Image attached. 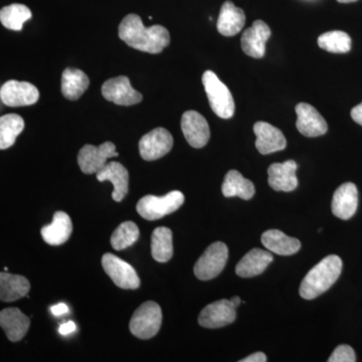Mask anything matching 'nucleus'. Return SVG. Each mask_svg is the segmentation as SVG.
Wrapping results in <instances>:
<instances>
[{
  "label": "nucleus",
  "mask_w": 362,
  "mask_h": 362,
  "mask_svg": "<svg viewBox=\"0 0 362 362\" xmlns=\"http://www.w3.org/2000/svg\"><path fill=\"white\" fill-rule=\"evenodd\" d=\"M119 37L138 51L159 54L168 47L170 35L164 26L145 28L137 14H128L119 25Z\"/></svg>",
  "instance_id": "f257e3e1"
},
{
  "label": "nucleus",
  "mask_w": 362,
  "mask_h": 362,
  "mask_svg": "<svg viewBox=\"0 0 362 362\" xmlns=\"http://www.w3.org/2000/svg\"><path fill=\"white\" fill-rule=\"evenodd\" d=\"M341 271L342 259L339 257L337 255L326 257L305 276L300 286V296L305 300L320 296L337 282Z\"/></svg>",
  "instance_id": "f03ea898"
},
{
  "label": "nucleus",
  "mask_w": 362,
  "mask_h": 362,
  "mask_svg": "<svg viewBox=\"0 0 362 362\" xmlns=\"http://www.w3.org/2000/svg\"><path fill=\"white\" fill-rule=\"evenodd\" d=\"M202 84L214 114L223 119L232 118L235 114V106L232 93L228 88L211 71H204Z\"/></svg>",
  "instance_id": "7ed1b4c3"
},
{
  "label": "nucleus",
  "mask_w": 362,
  "mask_h": 362,
  "mask_svg": "<svg viewBox=\"0 0 362 362\" xmlns=\"http://www.w3.org/2000/svg\"><path fill=\"white\" fill-rule=\"evenodd\" d=\"M185 202L182 192L175 190L163 197L145 195L138 202L136 209L147 221L160 220L168 214L175 213Z\"/></svg>",
  "instance_id": "20e7f679"
},
{
  "label": "nucleus",
  "mask_w": 362,
  "mask_h": 362,
  "mask_svg": "<svg viewBox=\"0 0 362 362\" xmlns=\"http://www.w3.org/2000/svg\"><path fill=\"white\" fill-rule=\"evenodd\" d=\"M162 311L160 306L153 301L143 303L133 314L130 321V331L140 339H150L160 329Z\"/></svg>",
  "instance_id": "39448f33"
},
{
  "label": "nucleus",
  "mask_w": 362,
  "mask_h": 362,
  "mask_svg": "<svg viewBox=\"0 0 362 362\" xmlns=\"http://www.w3.org/2000/svg\"><path fill=\"white\" fill-rule=\"evenodd\" d=\"M228 259V249L225 243H214L195 263V277L202 281L218 277L225 269Z\"/></svg>",
  "instance_id": "423d86ee"
},
{
  "label": "nucleus",
  "mask_w": 362,
  "mask_h": 362,
  "mask_svg": "<svg viewBox=\"0 0 362 362\" xmlns=\"http://www.w3.org/2000/svg\"><path fill=\"white\" fill-rule=\"evenodd\" d=\"M102 266L117 287L126 290H135L140 287V279L135 269L115 255L110 252L105 254L102 258Z\"/></svg>",
  "instance_id": "0eeeda50"
},
{
  "label": "nucleus",
  "mask_w": 362,
  "mask_h": 362,
  "mask_svg": "<svg viewBox=\"0 0 362 362\" xmlns=\"http://www.w3.org/2000/svg\"><path fill=\"white\" fill-rule=\"evenodd\" d=\"M118 156L115 144L110 141L104 142L100 146L88 144L78 152V163L83 173L93 175L101 170L109 158Z\"/></svg>",
  "instance_id": "6e6552de"
},
{
  "label": "nucleus",
  "mask_w": 362,
  "mask_h": 362,
  "mask_svg": "<svg viewBox=\"0 0 362 362\" xmlns=\"http://www.w3.org/2000/svg\"><path fill=\"white\" fill-rule=\"evenodd\" d=\"M1 102L9 107L30 106L39 101L37 88L28 82L7 81L0 89Z\"/></svg>",
  "instance_id": "1a4fd4ad"
},
{
  "label": "nucleus",
  "mask_w": 362,
  "mask_h": 362,
  "mask_svg": "<svg viewBox=\"0 0 362 362\" xmlns=\"http://www.w3.org/2000/svg\"><path fill=\"white\" fill-rule=\"evenodd\" d=\"M173 146V137L164 128H156L143 136L139 141V152L146 161L157 160L170 151Z\"/></svg>",
  "instance_id": "9d476101"
},
{
  "label": "nucleus",
  "mask_w": 362,
  "mask_h": 362,
  "mask_svg": "<svg viewBox=\"0 0 362 362\" xmlns=\"http://www.w3.org/2000/svg\"><path fill=\"white\" fill-rule=\"evenodd\" d=\"M102 95L107 101L113 102L119 106H132L140 103L143 99L142 95L133 89L129 78L125 76L106 81L102 87Z\"/></svg>",
  "instance_id": "9b49d317"
},
{
  "label": "nucleus",
  "mask_w": 362,
  "mask_h": 362,
  "mask_svg": "<svg viewBox=\"0 0 362 362\" xmlns=\"http://www.w3.org/2000/svg\"><path fill=\"white\" fill-rule=\"evenodd\" d=\"M237 312L230 300H218L204 307L199 314V325L209 329L225 327L235 320Z\"/></svg>",
  "instance_id": "f8f14e48"
},
{
  "label": "nucleus",
  "mask_w": 362,
  "mask_h": 362,
  "mask_svg": "<svg viewBox=\"0 0 362 362\" xmlns=\"http://www.w3.org/2000/svg\"><path fill=\"white\" fill-rule=\"evenodd\" d=\"M181 130L190 146L202 148L211 137L209 123L202 114L197 111L185 112L181 118Z\"/></svg>",
  "instance_id": "ddd939ff"
},
{
  "label": "nucleus",
  "mask_w": 362,
  "mask_h": 362,
  "mask_svg": "<svg viewBox=\"0 0 362 362\" xmlns=\"http://www.w3.org/2000/svg\"><path fill=\"white\" fill-rule=\"evenodd\" d=\"M270 37L271 30L265 21H255L251 28L243 33L240 39L243 51L252 58H263L266 52V42Z\"/></svg>",
  "instance_id": "4468645a"
},
{
  "label": "nucleus",
  "mask_w": 362,
  "mask_h": 362,
  "mask_svg": "<svg viewBox=\"0 0 362 362\" xmlns=\"http://www.w3.org/2000/svg\"><path fill=\"white\" fill-rule=\"evenodd\" d=\"M297 129L306 137H318L327 132L328 125L325 119L314 108L307 103H300L296 106Z\"/></svg>",
  "instance_id": "2eb2a0df"
},
{
  "label": "nucleus",
  "mask_w": 362,
  "mask_h": 362,
  "mask_svg": "<svg viewBox=\"0 0 362 362\" xmlns=\"http://www.w3.org/2000/svg\"><path fill=\"white\" fill-rule=\"evenodd\" d=\"M254 132L257 136L256 147L263 156L284 150L287 146L282 131L267 122H257L254 125Z\"/></svg>",
  "instance_id": "dca6fc26"
},
{
  "label": "nucleus",
  "mask_w": 362,
  "mask_h": 362,
  "mask_svg": "<svg viewBox=\"0 0 362 362\" xmlns=\"http://www.w3.org/2000/svg\"><path fill=\"white\" fill-rule=\"evenodd\" d=\"M358 206V192L352 182L343 183L334 192L332 199V213L340 220L347 221L356 213Z\"/></svg>",
  "instance_id": "f3484780"
},
{
  "label": "nucleus",
  "mask_w": 362,
  "mask_h": 362,
  "mask_svg": "<svg viewBox=\"0 0 362 362\" xmlns=\"http://www.w3.org/2000/svg\"><path fill=\"white\" fill-rule=\"evenodd\" d=\"M96 175L97 180L101 182L110 181L114 185V190L112 192L114 201H123L124 197L128 194L129 187V173L125 166L119 162H109L101 170L98 171Z\"/></svg>",
  "instance_id": "a211bd4d"
},
{
  "label": "nucleus",
  "mask_w": 362,
  "mask_h": 362,
  "mask_svg": "<svg viewBox=\"0 0 362 362\" xmlns=\"http://www.w3.org/2000/svg\"><path fill=\"white\" fill-rule=\"evenodd\" d=\"M296 170L294 160L272 164L268 169L269 185L276 192H293L298 187Z\"/></svg>",
  "instance_id": "6ab92c4d"
},
{
  "label": "nucleus",
  "mask_w": 362,
  "mask_h": 362,
  "mask_svg": "<svg viewBox=\"0 0 362 362\" xmlns=\"http://www.w3.org/2000/svg\"><path fill=\"white\" fill-rule=\"evenodd\" d=\"M30 321L18 308H6L0 312V326L11 341L18 342L23 339L30 329Z\"/></svg>",
  "instance_id": "aec40b11"
},
{
  "label": "nucleus",
  "mask_w": 362,
  "mask_h": 362,
  "mask_svg": "<svg viewBox=\"0 0 362 362\" xmlns=\"http://www.w3.org/2000/svg\"><path fill=\"white\" fill-rule=\"evenodd\" d=\"M273 262V255L270 251L252 249L247 252L235 267V274L242 278H252L261 275L267 267Z\"/></svg>",
  "instance_id": "412c9836"
},
{
  "label": "nucleus",
  "mask_w": 362,
  "mask_h": 362,
  "mask_svg": "<svg viewBox=\"0 0 362 362\" xmlns=\"http://www.w3.org/2000/svg\"><path fill=\"white\" fill-rule=\"evenodd\" d=\"M246 23V14L240 7H237L232 1H226L221 8L218 16V33L225 37H233L243 30Z\"/></svg>",
  "instance_id": "4be33fe9"
},
{
  "label": "nucleus",
  "mask_w": 362,
  "mask_h": 362,
  "mask_svg": "<svg viewBox=\"0 0 362 362\" xmlns=\"http://www.w3.org/2000/svg\"><path fill=\"white\" fill-rule=\"evenodd\" d=\"M73 232V223L71 218L64 211H57L51 225L42 228V237L47 244L51 246H59L70 239Z\"/></svg>",
  "instance_id": "5701e85b"
},
{
  "label": "nucleus",
  "mask_w": 362,
  "mask_h": 362,
  "mask_svg": "<svg viewBox=\"0 0 362 362\" xmlns=\"http://www.w3.org/2000/svg\"><path fill=\"white\" fill-rule=\"evenodd\" d=\"M262 244L266 249L280 256H291L301 247V243L279 230H268L262 235Z\"/></svg>",
  "instance_id": "b1692460"
},
{
  "label": "nucleus",
  "mask_w": 362,
  "mask_h": 362,
  "mask_svg": "<svg viewBox=\"0 0 362 362\" xmlns=\"http://www.w3.org/2000/svg\"><path fill=\"white\" fill-rule=\"evenodd\" d=\"M30 290L28 279L4 271L0 274V300L2 302H13L25 297Z\"/></svg>",
  "instance_id": "393cba45"
},
{
  "label": "nucleus",
  "mask_w": 362,
  "mask_h": 362,
  "mask_svg": "<svg viewBox=\"0 0 362 362\" xmlns=\"http://www.w3.org/2000/svg\"><path fill=\"white\" fill-rule=\"evenodd\" d=\"M221 192L226 197H238L245 201H249L256 194L254 183L237 170H230L226 173Z\"/></svg>",
  "instance_id": "a878e982"
},
{
  "label": "nucleus",
  "mask_w": 362,
  "mask_h": 362,
  "mask_svg": "<svg viewBox=\"0 0 362 362\" xmlns=\"http://www.w3.org/2000/svg\"><path fill=\"white\" fill-rule=\"evenodd\" d=\"M90 80L84 71L68 68L62 75V93L66 99L75 101L89 88Z\"/></svg>",
  "instance_id": "bb28decb"
},
{
  "label": "nucleus",
  "mask_w": 362,
  "mask_h": 362,
  "mask_svg": "<svg viewBox=\"0 0 362 362\" xmlns=\"http://www.w3.org/2000/svg\"><path fill=\"white\" fill-rule=\"evenodd\" d=\"M151 254L159 263H166L173 256V232L168 228H157L151 237Z\"/></svg>",
  "instance_id": "cd10ccee"
},
{
  "label": "nucleus",
  "mask_w": 362,
  "mask_h": 362,
  "mask_svg": "<svg viewBox=\"0 0 362 362\" xmlns=\"http://www.w3.org/2000/svg\"><path fill=\"white\" fill-rule=\"evenodd\" d=\"M25 121L16 114H7L0 118V149L13 146L16 137L23 132Z\"/></svg>",
  "instance_id": "c85d7f7f"
},
{
  "label": "nucleus",
  "mask_w": 362,
  "mask_h": 362,
  "mask_svg": "<svg viewBox=\"0 0 362 362\" xmlns=\"http://www.w3.org/2000/svg\"><path fill=\"white\" fill-rule=\"evenodd\" d=\"M32 18V11L25 4H13L0 11V21L6 28L20 32L23 23Z\"/></svg>",
  "instance_id": "c756f323"
},
{
  "label": "nucleus",
  "mask_w": 362,
  "mask_h": 362,
  "mask_svg": "<svg viewBox=\"0 0 362 362\" xmlns=\"http://www.w3.org/2000/svg\"><path fill=\"white\" fill-rule=\"evenodd\" d=\"M318 45L324 51L345 54L351 49V39L346 33L333 30L321 35L318 37Z\"/></svg>",
  "instance_id": "7c9ffc66"
},
{
  "label": "nucleus",
  "mask_w": 362,
  "mask_h": 362,
  "mask_svg": "<svg viewBox=\"0 0 362 362\" xmlns=\"http://www.w3.org/2000/svg\"><path fill=\"white\" fill-rule=\"evenodd\" d=\"M140 232L137 225L133 221H124L111 237V245L116 251H122L132 246L139 239Z\"/></svg>",
  "instance_id": "2f4dec72"
},
{
  "label": "nucleus",
  "mask_w": 362,
  "mask_h": 362,
  "mask_svg": "<svg viewBox=\"0 0 362 362\" xmlns=\"http://www.w3.org/2000/svg\"><path fill=\"white\" fill-rule=\"evenodd\" d=\"M329 362H354L356 361V354L351 346L346 344H341L334 349L331 354Z\"/></svg>",
  "instance_id": "473e14b6"
},
{
  "label": "nucleus",
  "mask_w": 362,
  "mask_h": 362,
  "mask_svg": "<svg viewBox=\"0 0 362 362\" xmlns=\"http://www.w3.org/2000/svg\"><path fill=\"white\" fill-rule=\"evenodd\" d=\"M76 329H77V326H76L75 322L69 321V322L62 324V325L59 326V332L61 333L62 335H68L75 332Z\"/></svg>",
  "instance_id": "72a5a7b5"
},
{
  "label": "nucleus",
  "mask_w": 362,
  "mask_h": 362,
  "mask_svg": "<svg viewBox=\"0 0 362 362\" xmlns=\"http://www.w3.org/2000/svg\"><path fill=\"white\" fill-rule=\"evenodd\" d=\"M267 356L264 352H256L252 354L251 356L246 357V358L242 359L240 362H266Z\"/></svg>",
  "instance_id": "f704fd0d"
},
{
  "label": "nucleus",
  "mask_w": 362,
  "mask_h": 362,
  "mask_svg": "<svg viewBox=\"0 0 362 362\" xmlns=\"http://www.w3.org/2000/svg\"><path fill=\"white\" fill-rule=\"evenodd\" d=\"M51 310L52 313L54 314V316H61L64 315V314L68 313L69 307L66 306L65 303H59L52 306Z\"/></svg>",
  "instance_id": "c9c22d12"
},
{
  "label": "nucleus",
  "mask_w": 362,
  "mask_h": 362,
  "mask_svg": "<svg viewBox=\"0 0 362 362\" xmlns=\"http://www.w3.org/2000/svg\"><path fill=\"white\" fill-rule=\"evenodd\" d=\"M351 118L359 125L362 126V103L357 105L351 110Z\"/></svg>",
  "instance_id": "e433bc0d"
},
{
  "label": "nucleus",
  "mask_w": 362,
  "mask_h": 362,
  "mask_svg": "<svg viewBox=\"0 0 362 362\" xmlns=\"http://www.w3.org/2000/svg\"><path fill=\"white\" fill-rule=\"evenodd\" d=\"M230 302H232L233 306L235 307V308H237L238 306H239V305L240 303H242V300H240V298L239 296H235V297H233L232 299H230Z\"/></svg>",
  "instance_id": "4c0bfd02"
},
{
  "label": "nucleus",
  "mask_w": 362,
  "mask_h": 362,
  "mask_svg": "<svg viewBox=\"0 0 362 362\" xmlns=\"http://www.w3.org/2000/svg\"><path fill=\"white\" fill-rule=\"evenodd\" d=\"M340 4H350V2L357 1V0H337Z\"/></svg>",
  "instance_id": "58836bf2"
}]
</instances>
